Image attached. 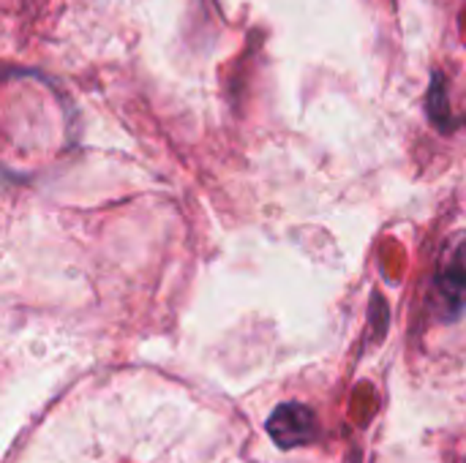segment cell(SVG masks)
<instances>
[{"label":"cell","instance_id":"obj_1","mask_svg":"<svg viewBox=\"0 0 466 463\" xmlns=\"http://www.w3.org/2000/svg\"><path fill=\"white\" fill-rule=\"evenodd\" d=\"M434 314L442 322H453L466 308V229L453 232L440 254L434 270V289H431Z\"/></svg>","mask_w":466,"mask_h":463},{"label":"cell","instance_id":"obj_2","mask_svg":"<svg viewBox=\"0 0 466 463\" xmlns=\"http://www.w3.org/2000/svg\"><path fill=\"white\" fill-rule=\"evenodd\" d=\"M265 428H268L270 439L284 450L303 448V445L314 442L319 434L317 415L306 404H298V401H287V404L276 407L273 415L268 418Z\"/></svg>","mask_w":466,"mask_h":463},{"label":"cell","instance_id":"obj_3","mask_svg":"<svg viewBox=\"0 0 466 463\" xmlns=\"http://www.w3.org/2000/svg\"><path fill=\"white\" fill-rule=\"evenodd\" d=\"M429 112H431V120L434 126L440 128H451V115H448V93H445V76L437 71L434 74V82H431V93H429Z\"/></svg>","mask_w":466,"mask_h":463}]
</instances>
